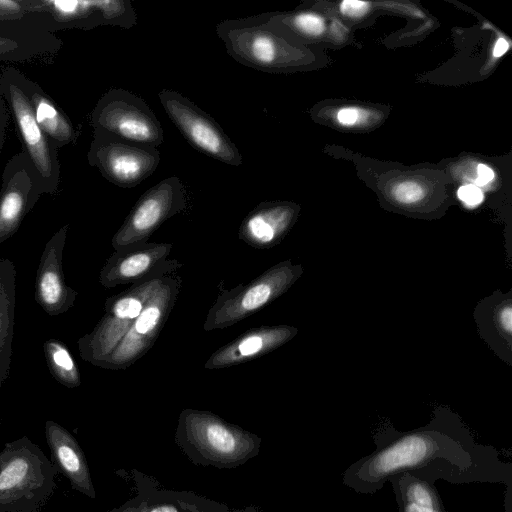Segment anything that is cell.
<instances>
[{
    "label": "cell",
    "instance_id": "obj_12",
    "mask_svg": "<svg viewBox=\"0 0 512 512\" xmlns=\"http://www.w3.org/2000/svg\"><path fill=\"white\" fill-rule=\"evenodd\" d=\"M187 208V195L179 177L170 176L149 188L135 203L112 238L115 251L148 242L169 218Z\"/></svg>",
    "mask_w": 512,
    "mask_h": 512
},
{
    "label": "cell",
    "instance_id": "obj_27",
    "mask_svg": "<svg viewBox=\"0 0 512 512\" xmlns=\"http://www.w3.org/2000/svg\"><path fill=\"white\" fill-rule=\"evenodd\" d=\"M47 366L54 379L67 388L80 386L79 369L68 347L57 339H48L43 344Z\"/></svg>",
    "mask_w": 512,
    "mask_h": 512
},
{
    "label": "cell",
    "instance_id": "obj_19",
    "mask_svg": "<svg viewBox=\"0 0 512 512\" xmlns=\"http://www.w3.org/2000/svg\"><path fill=\"white\" fill-rule=\"evenodd\" d=\"M45 436L54 467L68 479L74 490L95 499L96 491L88 462L76 438L52 420L45 423Z\"/></svg>",
    "mask_w": 512,
    "mask_h": 512
},
{
    "label": "cell",
    "instance_id": "obj_9",
    "mask_svg": "<svg viewBox=\"0 0 512 512\" xmlns=\"http://www.w3.org/2000/svg\"><path fill=\"white\" fill-rule=\"evenodd\" d=\"M91 125L119 138L153 147L164 141L163 128L139 96L122 88L108 90L91 113Z\"/></svg>",
    "mask_w": 512,
    "mask_h": 512
},
{
    "label": "cell",
    "instance_id": "obj_21",
    "mask_svg": "<svg viewBox=\"0 0 512 512\" xmlns=\"http://www.w3.org/2000/svg\"><path fill=\"white\" fill-rule=\"evenodd\" d=\"M63 42L55 34L23 22H0V61L28 62L59 52Z\"/></svg>",
    "mask_w": 512,
    "mask_h": 512
},
{
    "label": "cell",
    "instance_id": "obj_4",
    "mask_svg": "<svg viewBox=\"0 0 512 512\" xmlns=\"http://www.w3.org/2000/svg\"><path fill=\"white\" fill-rule=\"evenodd\" d=\"M229 56L240 64L268 73L289 71L297 56L288 37L270 27L264 13L227 19L216 25Z\"/></svg>",
    "mask_w": 512,
    "mask_h": 512
},
{
    "label": "cell",
    "instance_id": "obj_17",
    "mask_svg": "<svg viewBox=\"0 0 512 512\" xmlns=\"http://www.w3.org/2000/svg\"><path fill=\"white\" fill-rule=\"evenodd\" d=\"M297 332L296 327L285 324L249 329L213 352L204 368L221 369L261 357L290 341Z\"/></svg>",
    "mask_w": 512,
    "mask_h": 512
},
{
    "label": "cell",
    "instance_id": "obj_8",
    "mask_svg": "<svg viewBox=\"0 0 512 512\" xmlns=\"http://www.w3.org/2000/svg\"><path fill=\"white\" fill-rule=\"evenodd\" d=\"M180 266L171 270L144 305L140 315L111 354L95 366L121 370L130 367L144 356L157 340L182 286Z\"/></svg>",
    "mask_w": 512,
    "mask_h": 512
},
{
    "label": "cell",
    "instance_id": "obj_34",
    "mask_svg": "<svg viewBox=\"0 0 512 512\" xmlns=\"http://www.w3.org/2000/svg\"><path fill=\"white\" fill-rule=\"evenodd\" d=\"M6 126H7V109H6V103L2 96L0 95V152L2 150L4 140H5V133H6Z\"/></svg>",
    "mask_w": 512,
    "mask_h": 512
},
{
    "label": "cell",
    "instance_id": "obj_23",
    "mask_svg": "<svg viewBox=\"0 0 512 512\" xmlns=\"http://www.w3.org/2000/svg\"><path fill=\"white\" fill-rule=\"evenodd\" d=\"M16 268L10 259H0V389L10 371L15 324Z\"/></svg>",
    "mask_w": 512,
    "mask_h": 512
},
{
    "label": "cell",
    "instance_id": "obj_1",
    "mask_svg": "<svg viewBox=\"0 0 512 512\" xmlns=\"http://www.w3.org/2000/svg\"><path fill=\"white\" fill-rule=\"evenodd\" d=\"M375 449L343 473L345 486L374 494L400 472L433 483H500L511 487L512 464L501 460L491 445L476 442L469 428L450 408L434 409L429 422L409 431L382 425L374 435Z\"/></svg>",
    "mask_w": 512,
    "mask_h": 512
},
{
    "label": "cell",
    "instance_id": "obj_14",
    "mask_svg": "<svg viewBox=\"0 0 512 512\" xmlns=\"http://www.w3.org/2000/svg\"><path fill=\"white\" fill-rule=\"evenodd\" d=\"M68 227V224L62 226L48 240L36 273L35 300L49 316L68 311L78 295L66 284L62 267Z\"/></svg>",
    "mask_w": 512,
    "mask_h": 512
},
{
    "label": "cell",
    "instance_id": "obj_20",
    "mask_svg": "<svg viewBox=\"0 0 512 512\" xmlns=\"http://www.w3.org/2000/svg\"><path fill=\"white\" fill-rule=\"evenodd\" d=\"M473 317L479 335L495 354L511 364L512 356V297L500 290L480 300Z\"/></svg>",
    "mask_w": 512,
    "mask_h": 512
},
{
    "label": "cell",
    "instance_id": "obj_6",
    "mask_svg": "<svg viewBox=\"0 0 512 512\" xmlns=\"http://www.w3.org/2000/svg\"><path fill=\"white\" fill-rule=\"evenodd\" d=\"M23 73L14 67L0 74V95L10 108L13 120L39 182L42 194H55L60 182L57 148L38 125L30 101L22 85Z\"/></svg>",
    "mask_w": 512,
    "mask_h": 512
},
{
    "label": "cell",
    "instance_id": "obj_37",
    "mask_svg": "<svg viewBox=\"0 0 512 512\" xmlns=\"http://www.w3.org/2000/svg\"><path fill=\"white\" fill-rule=\"evenodd\" d=\"M254 512H263V511H261L258 508L254 507Z\"/></svg>",
    "mask_w": 512,
    "mask_h": 512
},
{
    "label": "cell",
    "instance_id": "obj_3",
    "mask_svg": "<svg viewBox=\"0 0 512 512\" xmlns=\"http://www.w3.org/2000/svg\"><path fill=\"white\" fill-rule=\"evenodd\" d=\"M56 468L27 436L0 451V512H33L56 488Z\"/></svg>",
    "mask_w": 512,
    "mask_h": 512
},
{
    "label": "cell",
    "instance_id": "obj_35",
    "mask_svg": "<svg viewBox=\"0 0 512 512\" xmlns=\"http://www.w3.org/2000/svg\"><path fill=\"white\" fill-rule=\"evenodd\" d=\"M508 49V43L505 39L500 38L494 48L493 54L495 57H500L503 55Z\"/></svg>",
    "mask_w": 512,
    "mask_h": 512
},
{
    "label": "cell",
    "instance_id": "obj_2",
    "mask_svg": "<svg viewBox=\"0 0 512 512\" xmlns=\"http://www.w3.org/2000/svg\"><path fill=\"white\" fill-rule=\"evenodd\" d=\"M174 441L195 465L233 469L258 456L262 439L205 410L180 412Z\"/></svg>",
    "mask_w": 512,
    "mask_h": 512
},
{
    "label": "cell",
    "instance_id": "obj_31",
    "mask_svg": "<svg viewBox=\"0 0 512 512\" xmlns=\"http://www.w3.org/2000/svg\"><path fill=\"white\" fill-rule=\"evenodd\" d=\"M370 4L365 1L345 0L340 5V11L347 17L359 18L367 13Z\"/></svg>",
    "mask_w": 512,
    "mask_h": 512
},
{
    "label": "cell",
    "instance_id": "obj_18",
    "mask_svg": "<svg viewBox=\"0 0 512 512\" xmlns=\"http://www.w3.org/2000/svg\"><path fill=\"white\" fill-rule=\"evenodd\" d=\"M298 207L289 202L263 201L243 219L238 237L257 249L277 245L293 226Z\"/></svg>",
    "mask_w": 512,
    "mask_h": 512
},
{
    "label": "cell",
    "instance_id": "obj_29",
    "mask_svg": "<svg viewBox=\"0 0 512 512\" xmlns=\"http://www.w3.org/2000/svg\"><path fill=\"white\" fill-rule=\"evenodd\" d=\"M426 195L424 186L416 181H403L392 189L393 198L404 205H412L420 202Z\"/></svg>",
    "mask_w": 512,
    "mask_h": 512
},
{
    "label": "cell",
    "instance_id": "obj_7",
    "mask_svg": "<svg viewBox=\"0 0 512 512\" xmlns=\"http://www.w3.org/2000/svg\"><path fill=\"white\" fill-rule=\"evenodd\" d=\"M302 273V265L285 260L268 268L250 283L221 293L209 309L204 330L227 328L251 316L283 295Z\"/></svg>",
    "mask_w": 512,
    "mask_h": 512
},
{
    "label": "cell",
    "instance_id": "obj_33",
    "mask_svg": "<svg viewBox=\"0 0 512 512\" xmlns=\"http://www.w3.org/2000/svg\"><path fill=\"white\" fill-rule=\"evenodd\" d=\"M494 178V172L493 170L484 165L480 164L477 167V178H476V184L477 185H486L490 181H492Z\"/></svg>",
    "mask_w": 512,
    "mask_h": 512
},
{
    "label": "cell",
    "instance_id": "obj_24",
    "mask_svg": "<svg viewBox=\"0 0 512 512\" xmlns=\"http://www.w3.org/2000/svg\"><path fill=\"white\" fill-rule=\"evenodd\" d=\"M389 482L399 512H447L435 483L407 471L393 475Z\"/></svg>",
    "mask_w": 512,
    "mask_h": 512
},
{
    "label": "cell",
    "instance_id": "obj_5",
    "mask_svg": "<svg viewBox=\"0 0 512 512\" xmlns=\"http://www.w3.org/2000/svg\"><path fill=\"white\" fill-rule=\"evenodd\" d=\"M179 265L181 264L176 260H169L154 274L133 283L122 293L108 298L102 318L90 333L78 340L81 358L95 366L111 354L164 277Z\"/></svg>",
    "mask_w": 512,
    "mask_h": 512
},
{
    "label": "cell",
    "instance_id": "obj_13",
    "mask_svg": "<svg viewBox=\"0 0 512 512\" xmlns=\"http://www.w3.org/2000/svg\"><path fill=\"white\" fill-rule=\"evenodd\" d=\"M42 195L37 175L21 151L6 163L0 188V244L13 236Z\"/></svg>",
    "mask_w": 512,
    "mask_h": 512
},
{
    "label": "cell",
    "instance_id": "obj_10",
    "mask_svg": "<svg viewBox=\"0 0 512 512\" xmlns=\"http://www.w3.org/2000/svg\"><path fill=\"white\" fill-rule=\"evenodd\" d=\"M87 159L90 166L96 167L112 184L132 188L154 173L160 153L156 147L93 129Z\"/></svg>",
    "mask_w": 512,
    "mask_h": 512
},
{
    "label": "cell",
    "instance_id": "obj_30",
    "mask_svg": "<svg viewBox=\"0 0 512 512\" xmlns=\"http://www.w3.org/2000/svg\"><path fill=\"white\" fill-rule=\"evenodd\" d=\"M459 199L469 207L479 205L483 200L482 190L474 184L463 185L458 189Z\"/></svg>",
    "mask_w": 512,
    "mask_h": 512
},
{
    "label": "cell",
    "instance_id": "obj_36",
    "mask_svg": "<svg viewBox=\"0 0 512 512\" xmlns=\"http://www.w3.org/2000/svg\"><path fill=\"white\" fill-rule=\"evenodd\" d=\"M233 512H254V506H248L243 509L234 510Z\"/></svg>",
    "mask_w": 512,
    "mask_h": 512
},
{
    "label": "cell",
    "instance_id": "obj_15",
    "mask_svg": "<svg viewBox=\"0 0 512 512\" xmlns=\"http://www.w3.org/2000/svg\"><path fill=\"white\" fill-rule=\"evenodd\" d=\"M136 483L133 498L105 512H230L225 503L191 491L163 488L149 477L137 478Z\"/></svg>",
    "mask_w": 512,
    "mask_h": 512
},
{
    "label": "cell",
    "instance_id": "obj_25",
    "mask_svg": "<svg viewBox=\"0 0 512 512\" xmlns=\"http://www.w3.org/2000/svg\"><path fill=\"white\" fill-rule=\"evenodd\" d=\"M40 4L50 14L59 30H91L102 25L97 0H40Z\"/></svg>",
    "mask_w": 512,
    "mask_h": 512
},
{
    "label": "cell",
    "instance_id": "obj_11",
    "mask_svg": "<svg viewBox=\"0 0 512 512\" xmlns=\"http://www.w3.org/2000/svg\"><path fill=\"white\" fill-rule=\"evenodd\" d=\"M158 97L172 123L194 149L227 165L242 164L238 148L208 113L170 89H162Z\"/></svg>",
    "mask_w": 512,
    "mask_h": 512
},
{
    "label": "cell",
    "instance_id": "obj_22",
    "mask_svg": "<svg viewBox=\"0 0 512 512\" xmlns=\"http://www.w3.org/2000/svg\"><path fill=\"white\" fill-rule=\"evenodd\" d=\"M22 85L34 117L55 148L75 143L79 133L66 113L41 86L23 74Z\"/></svg>",
    "mask_w": 512,
    "mask_h": 512
},
{
    "label": "cell",
    "instance_id": "obj_26",
    "mask_svg": "<svg viewBox=\"0 0 512 512\" xmlns=\"http://www.w3.org/2000/svg\"><path fill=\"white\" fill-rule=\"evenodd\" d=\"M0 22H23L55 34L60 31L40 0H0Z\"/></svg>",
    "mask_w": 512,
    "mask_h": 512
},
{
    "label": "cell",
    "instance_id": "obj_32",
    "mask_svg": "<svg viewBox=\"0 0 512 512\" xmlns=\"http://www.w3.org/2000/svg\"><path fill=\"white\" fill-rule=\"evenodd\" d=\"M362 113L354 107L342 108L337 113V121L345 126H351L361 119Z\"/></svg>",
    "mask_w": 512,
    "mask_h": 512
},
{
    "label": "cell",
    "instance_id": "obj_28",
    "mask_svg": "<svg viewBox=\"0 0 512 512\" xmlns=\"http://www.w3.org/2000/svg\"><path fill=\"white\" fill-rule=\"evenodd\" d=\"M102 25L130 29L137 23V14L130 0H97Z\"/></svg>",
    "mask_w": 512,
    "mask_h": 512
},
{
    "label": "cell",
    "instance_id": "obj_16",
    "mask_svg": "<svg viewBox=\"0 0 512 512\" xmlns=\"http://www.w3.org/2000/svg\"><path fill=\"white\" fill-rule=\"evenodd\" d=\"M171 250V243L149 242L117 250L103 265L99 282L105 288H114L140 281L164 267Z\"/></svg>",
    "mask_w": 512,
    "mask_h": 512
}]
</instances>
